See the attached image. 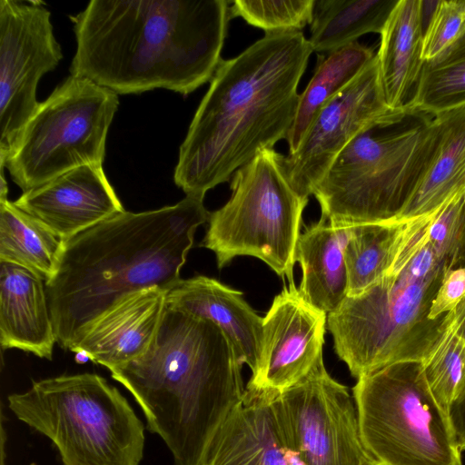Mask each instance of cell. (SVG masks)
<instances>
[{"instance_id":"obj_1","label":"cell","mask_w":465,"mask_h":465,"mask_svg":"<svg viewBox=\"0 0 465 465\" xmlns=\"http://www.w3.org/2000/svg\"><path fill=\"white\" fill-rule=\"evenodd\" d=\"M229 3L92 0L69 16L76 39L70 73L117 94H189L211 82L222 61Z\"/></svg>"},{"instance_id":"obj_2","label":"cell","mask_w":465,"mask_h":465,"mask_svg":"<svg viewBox=\"0 0 465 465\" xmlns=\"http://www.w3.org/2000/svg\"><path fill=\"white\" fill-rule=\"evenodd\" d=\"M312 52L302 32L266 33L237 56L222 59L179 149L173 181L186 195L203 199L260 152L287 139Z\"/></svg>"},{"instance_id":"obj_3","label":"cell","mask_w":465,"mask_h":465,"mask_svg":"<svg viewBox=\"0 0 465 465\" xmlns=\"http://www.w3.org/2000/svg\"><path fill=\"white\" fill-rule=\"evenodd\" d=\"M210 213L203 199L186 195L157 210L125 211L65 241L59 268L45 282L60 347L73 351L126 295L176 284L195 231Z\"/></svg>"},{"instance_id":"obj_4","label":"cell","mask_w":465,"mask_h":465,"mask_svg":"<svg viewBox=\"0 0 465 465\" xmlns=\"http://www.w3.org/2000/svg\"><path fill=\"white\" fill-rule=\"evenodd\" d=\"M242 365L219 326L166 305L147 351L110 371L133 395L174 465H201L244 395Z\"/></svg>"},{"instance_id":"obj_5","label":"cell","mask_w":465,"mask_h":465,"mask_svg":"<svg viewBox=\"0 0 465 465\" xmlns=\"http://www.w3.org/2000/svg\"><path fill=\"white\" fill-rule=\"evenodd\" d=\"M439 142L436 116L391 111L357 134L312 195L338 230L397 220L429 167Z\"/></svg>"},{"instance_id":"obj_6","label":"cell","mask_w":465,"mask_h":465,"mask_svg":"<svg viewBox=\"0 0 465 465\" xmlns=\"http://www.w3.org/2000/svg\"><path fill=\"white\" fill-rule=\"evenodd\" d=\"M411 250L409 238L384 276L327 315L335 352L356 379L400 361L423 363L451 328L452 312L430 318L448 270L430 271Z\"/></svg>"},{"instance_id":"obj_7","label":"cell","mask_w":465,"mask_h":465,"mask_svg":"<svg viewBox=\"0 0 465 465\" xmlns=\"http://www.w3.org/2000/svg\"><path fill=\"white\" fill-rule=\"evenodd\" d=\"M7 401L19 420L51 440L63 465H139L143 457V423L96 373L33 381Z\"/></svg>"},{"instance_id":"obj_8","label":"cell","mask_w":465,"mask_h":465,"mask_svg":"<svg viewBox=\"0 0 465 465\" xmlns=\"http://www.w3.org/2000/svg\"><path fill=\"white\" fill-rule=\"evenodd\" d=\"M362 444L384 465H462L447 411L422 362L400 361L357 379L352 389Z\"/></svg>"},{"instance_id":"obj_9","label":"cell","mask_w":465,"mask_h":465,"mask_svg":"<svg viewBox=\"0 0 465 465\" xmlns=\"http://www.w3.org/2000/svg\"><path fill=\"white\" fill-rule=\"evenodd\" d=\"M284 158L274 149L260 152L232 175L229 201L210 213L201 246L214 252L220 269L248 255L294 283L295 246L308 199L292 186Z\"/></svg>"},{"instance_id":"obj_10","label":"cell","mask_w":465,"mask_h":465,"mask_svg":"<svg viewBox=\"0 0 465 465\" xmlns=\"http://www.w3.org/2000/svg\"><path fill=\"white\" fill-rule=\"evenodd\" d=\"M118 94L70 74L26 124L5 166L23 193L86 164H103Z\"/></svg>"},{"instance_id":"obj_11","label":"cell","mask_w":465,"mask_h":465,"mask_svg":"<svg viewBox=\"0 0 465 465\" xmlns=\"http://www.w3.org/2000/svg\"><path fill=\"white\" fill-rule=\"evenodd\" d=\"M62 58L43 2L0 0V166L38 108L39 80Z\"/></svg>"},{"instance_id":"obj_12","label":"cell","mask_w":465,"mask_h":465,"mask_svg":"<svg viewBox=\"0 0 465 465\" xmlns=\"http://www.w3.org/2000/svg\"><path fill=\"white\" fill-rule=\"evenodd\" d=\"M274 404L303 465H364L371 458L361 441L353 395L328 373L322 356Z\"/></svg>"},{"instance_id":"obj_13","label":"cell","mask_w":465,"mask_h":465,"mask_svg":"<svg viewBox=\"0 0 465 465\" xmlns=\"http://www.w3.org/2000/svg\"><path fill=\"white\" fill-rule=\"evenodd\" d=\"M391 110L382 91L376 54L315 116L298 148L284 158L289 181L308 199L349 143Z\"/></svg>"},{"instance_id":"obj_14","label":"cell","mask_w":465,"mask_h":465,"mask_svg":"<svg viewBox=\"0 0 465 465\" xmlns=\"http://www.w3.org/2000/svg\"><path fill=\"white\" fill-rule=\"evenodd\" d=\"M327 313L308 302L295 286H284L262 318V349L245 389L279 396L322 356Z\"/></svg>"},{"instance_id":"obj_15","label":"cell","mask_w":465,"mask_h":465,"mask_svg":"<svg viewBox=\"0 0 465 465\" xmlns=\"http://www.w3.org/2000/svg\"><path fill=\"white\" fill-rule=\"evenodd\" d=\"M15 205L64 241L125 212L103 164H86L25 192Z\"/></svg>"},{"instance_id":"obj_16","label":"cell","mask_w":465,"mask_h":465,"mask_svg":"<svg viewBox=\"0 0 465 465\" xmlns=\"http://www.w3.org/2000/svg\"><path fill=\"white\" fill-rule=\"evenodd\" d=\"M275 396L245 389L215 433L201 465H303L291 448Z\"/></svg>"},{"instance_id":"obj_17","label":"cell","mask_w":465,"mask_h":465,"mask_svg":"<svg viewBox=\"0 0 465 465\" xmlns=\"http://www.w3.org/2000/svg\"><path fill=\"white\" fill-rule=\"evenodd\" d=\"M167 291L152 287L122 298L96 320L72 351L109 371L140 357L161 324Z\"/></svg>"},{"instance_id":"obj_18","label":"cell","mask_w":465,"mask_h":465,"mask_svg":"<svg viewBox=\"0 0 465 465\" xmlns=\"http://www.w3.org/2000/svg\"><path fill=\"white\" fill-rule=\"evenodd\" d=\"M166 305L212 321L228 336L238 355L253 373L262 349V318L242 292L216 279L197 275L181 279L167 291Z\"/></svg>"},{"instance_id":"obj_19","label":"cell","mask_w":465,"mask_h":465,"mask_svg":"<svg viewBox=\"0 0 465 465\" xmlns=\"http://www.w3.org/2000/svg\"><path fill=\"white\" fill-rule=\"evenodd\" d=\"M56 336L45 281L34 272L0 262V345L52 360Z\"/></svg>"},{"instance_id":"obj_20","label":"cell","mask_w":465,"mask_h":465,"mask_svg":"<svg viewBox=\"0 0 465 465\" xmlns=\"http://www.w3.org/2000/svg\"><path fill=\"white\" fill-rule=\"evenodd\" d=\"M423 1L399 0L381 33L376 54L384 97L392 111L411 108L421 77Z\"/></svg>"},{"instance_id":"obj_21","label":"cell","mask_w":465,"mask_h":465,"mask_svg":"<svg viewBox=\"0 0 465 465\" xmlns=\"http://www.w3.org/2000/svg\"><path fill=\"white\" fill-rule=\"evenodd\" d=\"M294 260L302 272L298 288L302 297L327 315L336 311L348 293L341 230L321 216L300 233Z\"/></svg>"},{"instance_id":"obj_22","label":"cell","mask_w":465,"mask_h":465,"mask_svg":"<svg viewBox=\"0 0 465 465\" xmlns=\"http://www.w3.org/2000/svg\"><path fill=\"white\" fill-rule=\"evenodd\" d=\"M435 116L439 125L435 153L397 220L431 215L465 190V106Z\"/></svg>"},{"instance_id":"obj_23","label":"cell","mask_w":465,"mask_h":465,"mask_svg":"<svg viewBox=\"0 0 465 465\" xmlns=\"http://www.w3.org/2000/svg\"><path fill=\"white\" fill-rule=\"evenodd\" d=\"M429 216L355 224L341 230L347 296L363 292L384 276L407 240Z\"/></svg>"},{"instance_id":"obj_24","label":"cell","mask_w":465,"mask_h":465,"mask_svg":"<svg viewBox=\"0 0 465 465\" xmlns=\"http://www.w3.org/2000/svg\"><path fill=\"white\" fill-rule=\"evenodd\" d=\"M64 242L14 202L0 201V262L23 266L46 282L59 268Z\"/></svg>"},{"instance_id":"obj_25","label":"cell","mask_w":465,"mask_h":465,"mask_svg":"<svg viewBox=\"0 0 465 465\" xmlns=\"http://www.w3.org/2000/svg\"><path fill=\"white\" fill-rule=\"evenodd\" d=\"M399 0H315L309 43L329 54L368 33L382 32Z\"/></svg>"},{"instance_id":"obj_26","label":"cell","mask_w":465,"mask_h":465,"mask_svg":"<svg viewBox=\"0 0 465 465\" xmlns=\"http://www.w3.org/2000/svg\"><path fill=\"white\" fill-rule=\"evenodd\" d=\"M372 49L353 42L322 58L304 91L299 96L294 122L286 139L289 153L297 150L312 122L374 57Z\"/></svg>"},{"instance_id":"obj_27","label":"cell","mask_w":465,"mask_h":465,"mask_svg":"<svg viewBox=\"0 0 465 465\" xmlns=\"http://www.w3.org/2000/svg\"><path fill=\"white\" fill-rule=\"evenodd\" d=\"M465 106V31L424 63L412 108L438 115Z\"/></svg>"},{"instance_id":"obj_28","label":"cell","mask_w":465,"mask_h":465,"mask_svg":"<svg viewBox=\"0 0 465 465\" xmlns=\"http://www.w3.org/2000/svg\"><path fill=\"white\" fill-rule=\"evenodd\" d=\"M422 365L431 393L447 411L449 405L465 388V340L450 328Z\"/></svg>"},{"instance_id":"obj_29","label":"cell","mask_w":465,"mask_h":465,"mask_svg":"<svg viewBox=\"0 0 465 465\" xmlns=\"http://www.w3.org/2000/svg\"><path fill=\"white\" fill-rule=\"evenodd\" d=\"M231 17L239 16L266 33L302 32L313 17L315 0H235Z\"/></svg>"},{"instance_id":"obj_30","label":"cell","mask_w":465,"mask_h":465,"mask_svg":"<svg viewBox=\"0 0 465 465\" xmlns=\"http://www.w3.org/2000/svg\"><path fill=\"white\" fill-rule=\"evenodd\" d=\"M465 190L456 193L431 220L427 240L450 268L465 266Z\"/></svg>"},{"instance_id":"obj_31","label":"cell","mask_w":465,"mask_h":465,"mask_svg":"<svg viewBox=\"0 0 465 465\" xmlns=\"http://www.w3.org/2000/svg\"><path fill=\"white\" fill-rule=\"evenodd\" d=\"M465 31V0L437 1L425 26L423 59L430 61Z\"/></svg>"},{"instance_id":"obj_32","label":"cell","mask_w":465,"mask_h":465,"mask_svg":"<svg viewBox=\"0 0 465 465\" xmlns=\"http://www.w3.org/2000/svg\"><path fill=\"white\" fill-rule=\"evenodd\" d=\"M465 297V266L450 269L432 301L430 318L436 319L452 312Z\"/></svg>"},{"instance_id":"obj_33","label":"cell","mask_w":465,"mask_h":465,"mask_svg":"<svg viewBox=\"0 0 465 465\" xmlns=\"http://www.w3.org/2000/svg\"><path fill=\"white\" fill-rule=\"evenodd\" d=\"M447 414L456 443L465 450V388L449 405Z\"/></svg>"},{"instance_id":"obj_34","label":"cell","mask_w":465,"mask_h":465,"mask_svg":"<svg viewBox=\"0 0 465 465\" xmlns=\"http://www.w3.org/2000/svg\"><path fill=\"white\" fill-rule=\"evenodd\" d=\"M452 331L465 340V297L452 311Z\"/></svg>"},{"instance_id":"obj_35","label":"cell","mask_w":465,"mask_h":465,"mask_svg":"<svg viewBox=\"0 0 465 465\" xmlns=\"http://www.w3.org/2000/svg\"><path fill=\"white\" fill-rule=\"evenodd\" d=\"M0 167H1L0 201H5V200H7L8 187H7V183L5 182V174H4V167L5 166H0Z\"/></svg>"},{"instance_id":"obj_36","label":"cell","mask_w":465,"mask_h":465,"mask_svg":"<svg viewBox=\"0 0 465 465\" xmlns=\"http://www.w3.org/2000/svg\"><path fill=\"white\" fill-rule=\"evenodd\" d=\"M364 465H384L379 461H377L376 460H374L373 458H370L369 460H367V461L364 463Z\"/></svg>"},{"instance_id":"obj_37","label":"cell","mask_w":465,"mask_h":465,"mask_svg":"<svg viewBox=\"0 0 465 465\" xmlns=\"http://www.w3.org/2000/svg\"><path fill=\"white\" fill-rule=\"evenodd\" d=\"M464 197H465V193H464Z\"/></svg>"}]
</instances>
